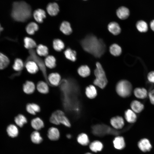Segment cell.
I'll list each match as a JSON object with an SVG mask.
<instances>
[{"label":"cell","mask_w":154,"mask_h":154,"mask_svg":"<svg viewBox=\"0 0 154 154\" xmlns=\"http://www.w3.org/2000/svg\"><path fill=\"white\" fill-rule=\"evenodd\" d=\"M80 42L85 51L96 58L101 57L106 50V46L103 40L92 34L86 36Z\"/></svg>","instance_id":"cell-1"},{"label":"cell","mask_w":154,"mask_h":154,"mask_svg":"<svg viewBox=\"0 0 154 154\" xmlns=\"http://www.w3.org/2000/svg\"><path fill=\"white\" fill-rule=\"evenodd\" d=\"M31 7L25 2H15L13 3L11 15L15 21L25 22L31 18Z\"/></svg>","instance_id":"cell-2"},{"label":"cell","mask_w":154,"mask_h":154,"mask_svg":"<svg viewBox=\"0 0 154 154\" xmlns=\"http://www.w3.org/2000/svg\"><path fill=\"white\" fill-rule=\"evenodd\" d=\"M96 68L94 71L96 78L94 84L100 88L103 89L106 85L108 80L105 72L101 64L98 62L96 63Z\"/></svg>","instance_id":"cell-3"},{"label":"cell","mask_w":154,"mask_h":154,"mask_svg":"<svg viewBox=\"0 0 154 154\" xmlns=\"http://www.w3.org/2000/svg\"><path fill=\"white\" fill-rule=\"evenodd\" d=\"M28 52L29 55L25 61L31 60L34 61L37 65L44 78L47 81L46 67L44 61L38 55L36 51L34 49L29 50Z\"/></svg>","instance_id":"cell-4"},{"label":"cell","mask_w":154,"mask_h":154,"mask_svg":"<svg viewBox=\"0 0 154 154\" xmlns=\"http://www.w3.org/2000/svg\"><path fill=\"white\" fill-rule=\"evenodd\" d=\"M116 91L120 96L123 98L129 97L131 94L132 86L131 83L126 80H122L117 83Z\"/></svg>","instance_id":"cell-5"},{"label":"cell","mask_w":154,"mask_h":154,"mask_svg":"<svg viewBox=\"0 0 154 154\" xmlns=\"http://www.w3.org/2000/svg\"><path fill=\"white\" fill-rule=\"evenodd\" d=\"M51 123L56 125L61 123L66 127H70L71 124L69 121L62 111L58 110L52 114L50 119Z\"/></svg>","instance_id":"cell-6"},{"label":"cell","mask_w":154,"mask_h":154,"mask_svg":"<svg viewBox=\"0 0 154 154\" xmlns=\"http://www.w3.org/2000/svg\"><path fill=\"white\" fill-rule=\"evenodd\" d=\"M111 128L104 125H96L92 128V133L95 135L102 136L109 133Z\"/></svg>","instance_id":"cell-7"},{"label":"cell","mask_w":154,"mask_h":154,"mask_svg":"<svg viewBox=\"0 0 154 154\" xmlns=\"http://www.w3.org/2000/svg\"><path fill=\"white\" fill-rule=\"evenodd\" d=\"M110 122L112 126L117 129H121L124 125L123 118L120 116H116L112 117L110 120Z\"/></svg>","instance_id":"cell-8"},{"label":"cell","mask_w":154,"mask_h":154,"mask_svg":"<svg viewBox=\"0 0 154 154\" xmlns=\"http://www.w3.org/2000/svg\"><path fill=\"white\" fill-rule=\"evenodd\" d=\"M24 64L27 71L31 74L36 73L39 69L36 63L32 60L25 61Z\"/></svg>","instance_id":"cell-9"},{"label":"cell","mask_w":154,"mask_h":154,"mask_svg":"<svg viewBox=\"0 0 154 154\" xmlns=\"http://www.w3.org/2000/svg\"><path fill=\"white\" fill-rule=\"evenodd\" d=\"M138 146L139 149L143 152L149 151L152 148L150 141L145 138L141 139L138 142Z\"/></svg>","instance_id":"cell-10"},{"label":"cell","mask_w":154,"mask_h":154,"mask_svg":"<svg viewBox=\"0 0 154 154\" xmlns=\"http://www.w3.org/2000/svg\"><path fill=\"white\" fill-rule=\"evenodd\" d=\"M61 79L60 75L56 72L51 73L47 76V81L53 86H58L60 83Z\"/></svg>","instance_id":"cell-11"},{"label":"cell","mask_w":154,"mask_h":154,"mask_svg":"<svg viewBox=\"0 0 154 154\" xmlns=\"http://www.w3.org/2000/svg\"><path fill=\"white\" fill-rule=\"evenodd\" d=\"M129 11L127 7L122 6L117 10L116 14L117 17L120 19L124 20L127 19L129 15Z\"/></svg>","instance_id":"cell-12"},{"label":"cell","mask_w":154,"mask_h":154,"mask_svg":"<svg viewBox=\"0 0 154 154\" xmlns=\"http://www.w3.org/2000/svg\"><path fill=\"white\" fill-rule=\"evenodd\" d=\"M114 148L118 150H121L125 146V142L124 138L121 136L116 137L113 141Z\"/></svg>","instance_id":"cell-13"},{"label":"cell","mask_w":154,"mask_h":154,"mask_svg":"<svg viewBox=\"0 0 154 154\" xmlns=\"http://www.w3.org/2000/svg\"><path fill=\"white\" fill-rule=\"evenodd\" d=\"M46 10L50 15L55 16L57 15L59 11V7L56 3H50L47 6Z\"/></svg>","instance_id":"cell-14"},{"label":"cell","mask_w":154,"mask_h":154,"mask_svg":"<svg viewBox=\"0 0 154 154\" xmlns=\"http://www.w3.org/2000/svg\"><path fill=\"white\" fill-rule=\"evenodd\" d=\"M108 31L114 35H119L121 32V29L119 24L116 22H112L108 25Z\"/></svg>","instance_id":"cell-15"},{"label":"cell","mask_w":154,"mask_h":154,"mask_svg":"<svg viewBox=\"0 0 154 154\" xmlns=\"http://www.w3.org/2000/svg\"><path fill=\"white\" fill-rule=\"evenodd\" d=\"M47 135L50 140L52 141H56L59 139L60 134L57 128L52 127L49 129L48 131Z\"/></svg>","instance_id":"cell-16"},{"label":"cell","mask_w":154,"mask_h":154,"mask_svg":"<svg viewBox=\"0 0 154 154\" xmlns=\"http://www.w3.org/2000/svg\"><path fill=\"white\" fill-rule=\"evenodd\" d=\"M33 16L35 20L39 23H42L43 19L46 17L45 11L41 9H38L34 12Z\"/></svg>","instance_id":"cell-17"},{"label":"cell","mask_w":154,"mask_h":154,"mask_svg":"<svg viewBox=\"0 0 154 154\" xmlns=\"http://www.w3.org/2000/svg\"><path fill=\"white\" fill-rule=\"evenodd\" d=\"M60 31L64 35H69L72 32V29L70 23L67 21H63L60 27Z\"/></svg>","instance_id":"cell-18"},{"label":"cell","mask_w":154,"mask_h":154,"mask_svg":"<svg viewBox=\"0 0 154 154\" xmlns=\"http://www.w3.org/2000/svg\"><path fill=\"white\" fill-rule=\"evenodd\" d=\"M124 116L127 122L130 123H135L137 119L135 113L130 109H128L125 112Z\"/></svg>","instance_id":"cell-19"},{"label":"cell","mask_w":154,"mask_h":154,"mask_svg":"<svg viewBox=\"0 0 154 154\" xmlns=\"http://www.w3.org/2000/svg\"><path fill=\"white\" fill-rule=\"evenodd\" d=\"M131 110L135 113H139L144 109L143 104L139 101L134 100L132 101L130 104Z\"/></svg>","instance_id":"cell-20"},{"label":"cell","mask_w":154,"mask_h":154,"mask_svg":"<svg viewBox=\"0 0 154 154\" xmlns=\"http://www.w3.org/2000/svg\"><path fill=\"white\" fill-rule=\"evenodd\" d=\"M23 40L25 47L29 50L33 49L37 46L35 41L30 37H25Z\"/></svg>","instance_id":"cell-21"},{"label":"cell","mask_w":154,"mask_h":154,"mask_svg":"<svg viewBox=\"0 0 154 154\" xmlns=\"http://www.w3.org/2000/svg\"><path fill=\"white\" fill-rule=\"evenodd\" d=\"M35 89V86L32 82L27 81L23 86V90L26 94H30L33 93Z\"/></svg>","instance_id":"cell-22"},{"label":"cell","mask_w":154,"mask_h":154,"mask_svg":"<svg viewBox=\"0 0 154 154\" xmlns=\"http://www.w3.org/2000/svg\"><path fill=\"white\" fill-rule=\"evenodd\" d=\"M65 57L72 62H75L76 60V51L70 48H67L64 52Z\"/></svg>","instance_id":"cell-23"},{"label":"cell","mask_w":154,"mask_h":154,"mask_svg":"<svg viewBox=\"0 0 154 154\" xmlns=\"http://www.w3.org/2000/svg\"><path fill=\"white\" fill-rule=\"evenodd\" d=\"M135 96L137 98L140 99L145 98L147 96V90L144 88H137L134 91Z\"/></svg>","instance_id":"cell-24"},{"label":"cell","mask_w":154,"mask_h":154,"mask_svg":"<svg viewBox=\"0 0 154 154\" xmlns=\"http://www.w3.org/2000/svg\"><path fill=\"white\" fill-rule=\"evenodd\" d=\"M89 147L92 151L97 152L102 151L103 148V145L100 141L96 140L91 143L89 145Z\"/></svg>","instance_id":"cell-25"},{"label":"cell","mask_w":154,"mask_h":154,"mask_svg":"<svg viewBox=\"0 0 154 154\" xmlns=\"http://www.w3.org/2000/svg\"><path fill=\"white\" fill-rule=\"evenodd\" d=\"M32 127L36 130H39L44 127V123L40 118L37 117L33 119L31 122Z\"/></svg>","instance_id":"cell-26"},{"label":"cell","mask_w":154,"mask_h":154,"mask_svg":"<svg viewBox=\"0 0 154 154\" xmlns=\"http://www.w3.org/2000/svg\"><path fill=\"white\" fill-rule=\"evenodd\" d=\"M39 29L38 25L34 22H31L26 26L25 30L27 33L29 35H33Z\"/></svg>","instance_id":"cell-27"},{"label":"cell","mask_w":154,"mask_h":154,"mask_svg":"<svg viewBox=\"0 0 154 154\" xmlns=\"http://www.w3.org/2000/svg\"><path fill=\"white\" fill-rule=\"evenodd\" d=\"M56 61L54 56L50 55L46 57L44 62L46 67L50 68H53L56 66Z\"/></svg>","instance_id":"cell-28"},{"label":"cell","mask_w":154,"mask_h":154,"mask_svg":"<svg viewBox=\"0 0 154 154\" xmlns=\"http://www.w3.org/2000/svg\"><path fill=\"white\" fill-rule=\"evenodd\" d=\"M85 93L87 96L91 99L94 98L97 95L96 89L92 85H89L86 88Z\"/></svg>","instance_id":"cell-29"},{"label":"cell","mask_w":154,"mask_h":154,"mask_svg":"<svg viewBox=\"0 0 154 154\" xmlns=\"http://www.w3.org/2000/svg\"><path fill=\"white\" fill-rule=\"evenodd\" d=\"M36 53L39 56H46L48 54V49L46 46L39 44L36 47Z\"/></svg>","instance_id":"cell-30"},{"label":"cell","mask_w":154,"mask_h":154,"mask_svg":"<svg viewBox=\"0 0 154 154\" xmlns=\"http://www.w3.org/2000/svg\"><path fill=\"white\" fill-rule=\"evenodd\" d=\"M109 51L113 56H117L121 53L122 49L121 47L118 44L114 43L112 44L110 47Z\"/></svg>","instance_id":"cell-31"},{"label":"cell","mask_w":154,"mask_h":154,"mask_svg":"<svg viewBox=\"0 0 154 154\" xmlns=\"http://www.w3.org/2000/svg\"><path fill=\"white\" fill-rule=\"evenodd\" d=\"M53 47L57 52L61 51L64 48V44L63 41L59 38L54 39L53 41Z\"/></svg>","instance_id":"cell-32"},{"label":"cell","mask_w":154,"mask_h":154,"mask_svg":"<svg viewBox=\"0 0 154 154\" xmlns=\"http://www.w3.org/2000/svg\"><path fill=\"white\" fill-rule=\"evenodd\" d=\"M78 74L83 77H86L90 74V70L89 67L86 65L80 66L77 70Z\"/></svg>","instance_id":"cell-33"},{"label":"cell","mask_w":154,"mask_h":154,"mask_svg":"<svg viewBox=\"0 0 154 154\" xmlns=\"http://www.w3.org/2000/svg\"><path fill=\"white\" fill-rule=\"evenodd\" d=\"M7 131L9 136L13 138L17 137L19 133L17 127L13 124H10L7 127Z\"/></svg>","instance_id":"cell-34"},{"label":"cell","mask_w":154,"mask_h":154,"mask_svg":"<svg viewBox=\"0 0 154 154\" xmlns=\"http://www.w3.org/2000/svg\"><path fill=\"white\" fill-rule=\"evenodd\" d=\"M37 88L38 91L43 94H46L49 91V87L47 83L43 81L39 82L37 84Z\"/></svg>","instance_id":"cell-35"},{"label":"cell","mask_w":154,"mask_h":154,"mask_svg":"<svg viewBox=\"0 0 154 154\" xmlns=\"http://www.w3.org/2000/svg\"><path fill=\"white\" fill-rule=\"evenodd\" d=\"M77 140L78 143L83 146L87 145L89 143L88 137L85 133H82L79 134L77 137Z\"/></svg>","instance_id":"cell-36"},{"label":"cell","mask_w":154,"mask_h":154,"mask_svg":"<svg viewBox=\"0 0 154 154\" xmlns=\"http://www.w3.org/2000/svg\"><path fill=\"white\" fill-rule=\"evenodd\" d=\"M10 63V60L5 54L0 52V70L6 68Z\"/></svg>","instance_id":"cell-37"},{"label":"cell","mask_w":154,"mask_h":154,"mask_svg":"<svg viewBox=\"0 0 154 154\" xmlns=\"http://www.w3.org/2000/svg\"><path fill=\"white\" fill-rule=\"evenodd\" d=\"M25 66L24 63L20 58H16L13 66V69L17 71H20L23 69Z\"/></svg>","instance_id":"cell-38"},{"label":"cell","mask_w":154,"mask_h":154,"mask_svg":"<svg viewBox=\"0 0 154 154\" xmlns=\"http://www.w3.org/2000/svg\"><path fill=\"white\" fill-rule=\"evenodd\" d=\"M31 138L32 142L35 144H39L42 141V138L40 133L37 131H35L31 133Z\"/></svg>","instance_id":"cell-39"},{"label":"cell","mask_w":154,"mask_h":154,"mask_svg":"<svg viewBox=\"0 0 154 154\" xmlns=\"http://www.w3.org/2000/svg\"><path fill=\"white\" fill-rule=\"evenodd\" d=\"M14 120L16 124L20 127H22L27 122L26 117L24 116L21 114H19L16 116Z\"/></svg>","instance_id":"cell-40"},{"label":"cell","mask_w":154,"mask_h":154,"mask_svg":"<svg viewBox=\"0 0 154 154\" xmlns=\"http://www.w3.org/2000/svg\"><path fill=\"white\" fill-rule=\"evenodd\" d=\"M136 27L137 29L141 32H145L148 29V26L147 23L143 20H140L137 22Z\"/></svg>","instance_id":"cell-41"},{"label":"cell","mask_w":154,"mask_h":154,"mask_svg":"<svg viewBox=\"0 0 154 154\" xmlns=\"http://www.w3.org/2000/svg\"><path fill=\"white\" fill-rule=\"evenodd\" d=\"M147 78L149 82L154 83V71L150 72L148 74Z\"/></svg>","instance_id":"cell-42"},{"label":"cell","mask_w":154,"mask_h":154,"mask_svg":"<svg viewBox=\"0 0 154 154\" xmlns=\"http://www.w3.org/2000/svg\"><path fill=\"white\" fill-rule=\"evenodd\" d=\"M148 96L151 103L154 105V89L150 91L148 94Z\"/></svg>","instance_id":"cell-43"},{"label":"cell","mask_w":154,"mask_h":154,"mask_svg":"<svg viewBox=\"0 0 154 154\" xmlns=\"http://www.w3.org/2000/svg\"><path fill=\"white\" fill-rule=\"evenodd\" d=\"M26 109L27 112L30 114L35 115L36 114L32 108L31 104H28L27 105Z\"/></svg>","instance_id":"cell-44"},{"label":"cell","mask_w":154,"mask_h":154,"mask_svg":"<svg viewBox=\"0 0 154 154\" xmlns=\"http://www.w3.org/2000/svg\"><path fill=\"white\" fill-rule=\"evenodd\" d=\"M31 105L33 110L36 113L40 111V108L38 105L35 103H31Z\"/></svg>","instance_id":"cell-45"},{"label":"cell","mask_w":154,"mask_h":154,"mask_svg":"<svg viewBox=\"0 0 154 154\" xmlns=\"http://www.w3.org/2000/svg\"><path fill=\"white\" fill-rule=\"evenodd\" d=\"M150 27L152 30L154 31V20L150 22Z\"/></svg>","instance_id":"cell-46"},{"label":"cell","mask_w":154,"mask_h":154,"mask_svg":"<svg viewBox=\"0 0 154 154\" xmlns=\"http://www.w3.org/2000/svg\"><path fill=\"white\" fill-rule=\"evenodd\" d=\"M66 137L70 139L71 137V135L70 134H68L66 135Z\"/></svg>","instance_id":"cell-47"},{"label":"cell","mask_w":154,"mask_h":154,"mask_svg":"<svg viewBox=\"0 0 154 154\" xmlns=\"http://www.w3.org/2000/svg\"><path fill=\"white\" fill-rule=\"evenodd\" d=\"M3 30V28L1 26L0 24V34L1 32Z\"/></svg>","instance_id":"cell-48"},{"label":"cell","mask_w":154,"mask_h":154,"mask_svg":"<svg viewBox=\"0 0 154 154\" xmlns=\"http://www.w3.org/2000/svg\"><path fill=\"white\" fill-rule=\"evenodd\" d=\"M85 154H92L90 153H86Z\"/></svg>","instance_id":"cell-49"},{"label":"cell","mask_w":154,"mask_h":154,"mask_svg":"<svg viewBox=\"0 0 154 154\" xmlns=\"http://www.w3.org/2000/svg\"></svg>","instance_id":"cell-50"}]
</instances>
